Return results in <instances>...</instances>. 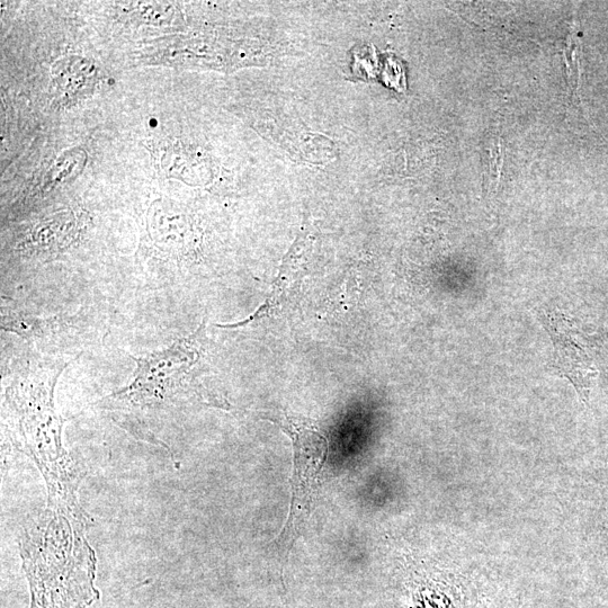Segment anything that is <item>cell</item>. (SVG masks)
Wrapping results in <instances>:
<instances>
[{"label": "cell", "instance_id": "cell-3", "mask_svg": "<svg viewBox=\"0 0 608 608\" xmlns=\"http://www.w3.org/2000/svg\"><path fill=\"white\" fill-rule=\"evenodd\" d=\"M262 418L279 426L291 438L293 447L290 511L280 535L275 539V556L284 566L311 515L329 445L316 425L302 416L266 411Z\"/></svg>", "mask_w": 608, "mask_h": 608}, {"label": "cell", "instance_id": "cell-4", "mask_svg": "<svg viewBox=\"0 0 608 608\" xmlns=\"http://www.w3.org/2000/svg\"><path fill=\"white\" fill-rule=\"evenodd\" d=\"M543 323L554 344V368L574 383L579 396L587 400L593 370L589 368L586 352L575 339L576 333L558 312L545 314Z\"/></svg>", "mask_w": 608, "mask_h": 608}, {"label": "cell", "instance_id": "cell-5", "mask_svg": "<svg viewBox=\"0 0 608 608\" xmlns=\"http://www.w3.org/2000/svg\"><path fill=\"white\" fill-rule=\"evenodd\" d=\"M74 227V221H68V218L64 222L55 220L38 226L22 245L24 253L30 256L50 257L52 254L62 252L75 239V231H70Z\"/></svg>", "mask_w": 608, "mask_h": 608}, {"label": "cell", "instance_id": "cell-7", "mask_svg": "<svg viewBox=\"0 0 608 608\" xmlns=\"http://www.w3.org/2000/svg\"><path fill=\"white\" fill-rule=\"evenodd\" d=\"M568 50H570V55L567 53V68H568V76H569V84L576 92V88L578 87L579 82V52H580V43L577 38V35L571 34L568 42Z\"/></svg>", "mask_w": 608, "mask_h": 608}, {"label": "cell", "instance_id": "cell-6", "mask_svg": "<svg viewBox=\"0 0 608 608\" xmlns=\"http://www.w3.org/2000/svg\"><path fill=\"white\" fill-rule=\"evenodd\" d=\"M59 319H42L19 311H7L2 315V329L21 336L28 341H34L41 337L50 335L55 330Z\"/></svg>", "mask_w": 608, "mask_h": 608}, {"label": "cell", "instance_id": "cell-2", "mask_svg": "<svg viewBox=\"0 0 608 608\" xmlns=\"http://www.w3.org/2000/svg\"><path fill=\"white\" fill-rule=\"evenodd\" d=\"M67 365L29 372L6 391L16 419L19 447L40 471L60 466L70 458L61 437L67 419L57 413L53 402L57 381Z\"/></svg>", "mask_w": 608, "mask_h": 608}, {"label": "cell", "instance_id": "cell-8", "mask_svg": "<svg viewBox=\"0 0 608 608\" xmlns=\"http://www.w3.org/2000/svg\"><path fill=\"white\" fill-rule=\"evenodd\" d=\"M30 608H41L37 604L31 603Z\"/></svg>", "mask_w": 608, "mask_h": 608}, {"label": "cell", "instance_id": "cell-1", "mask_svg": "<svg viewBox=\"0 0 608 608\" xmlns=\"http://www.w3.org/2000/svg\"><path fill=\"white\" fill-rule=\"evenodd\" d=\"M205 324L163 351L132 356L133 379L97 402L115 424L138 440L158 446L160 429L177 411L193 405L226 408L200 382L205 353Z\"/></svg>", "mask_w": 608, "mask_h": 608}]
</instances>
